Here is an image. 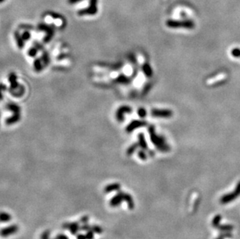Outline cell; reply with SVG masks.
Returning a JSON list of instances; mask_svg holds the SVG:
<instances>
[{
  "label": "cell",
  "mask_w": 240,
  "mask_h": 239,
  "mask_svg": "<svg viewBox=\"0 0 240 239\" xmlns=\"http://www.w3.org/2000/svg\"><path fill=\"white\" fill-rule=\"evenodd\" d=\"M216 239H222V238H219V237H218V238H216Z\"/></svg>",
  "instance_id": "cell-10"
},
{
  "label": "cell",
  "mask_w": 240,
  "mask_h": 239,
  "mask_svg": "<svg viewBox=\"0 0 240 239\" xmlns=\"http://www.w3.org/2000/svg\"><path fill=\"white\" fill-rule=\"evenodd\" d=\"M97 0H90L89 1V7L79 11V15H86V14L93 15V14H95L97 11Z\"/></svg>",
  "instance_id": "cell-3"
},
{
  "label": "cell",
  "mask_w": 240,
  "mask_h": 239,
  "mask_svg": "<svg viewBox=\"0 0 240 239\" xmlns=\"http://www.w3.org/2000/svg\"><path fill=\"white\" fill-rule=\"evenodd\" d=\"M240 196V181L238 182L237 186L235 187V189L231 193H228L225 195L222 196L220 199V203L221 204H226L230 202H232L235 199H236Z\"/></svg>",
  "instance_id": "cell-2"
},
{
  "label": "cell",
  "mask_w": 240,
  "mask_h": 239,
  "mask_svg": "<svg viewBox=\"0 0 240 239\" xmlns=\"http://www.w3.org/2000/svg\"><path fill=\"white\" fill-rule=\"evenodd\" d=\"M231 54H232V55L234 57V58H240V49L239 48H237V47H235V48H233V49L232 50V51H231Z\"/></svg>",
  "instance_id": "cell-8"
},
{
  "label": "cell",
  "mask_w": 240,
  "mask_h": 239,
  "mask_svg": "<svg viewBox=\"0 0 240 239\" xmlns=\"http://www.w3.org/2000/svg\"><path fill=\"white\" fill-rule=\"evenodd\" d=\"M167 27L171 28H185V29H193L195 24L193 21L191 20H183V21H177L169 19L166 22Z\"/></svg>",
  "instance_id": "cell-1"
},
{
  "label": "cell",
  "mask_w": 240,
  "mask_h": 239,
  "mask_svg": "<svg viewBox=\"0 0 240 239\" xmlns=\"http://www.w3.org/2000/svg\"><path fill=\"white\" fill-rule=\"evenodd\" d=\"M219 238H221L222 239L225 238H232V234L231 233V231H224V232H221L219 234Z\"/></svg>",
  "instance_id": "cell-7"
},
{
  "label": "cell",
  "mask_w": 240,
  "mask_h": 239,
  "mask_svg": "<svg viewBox=\"0 0 240 239\" xmlns=\"http://www.w3.org/2000/svg\"><path fill=\"white\" fill-rule=\"evenodd\" d=\"M221 215H219V214L216 215L215 217L213 218L212 223H211V224H212L213 227L215 228H218V226L220 225V221H221Z\"/></svg>",
  "instance_id": "cell-6"
},
{
  "label": "cell",
  "mask_w": 240,
  "mask_h": 239,
  "mask_svg": "<svg viewBox=\"0 0 240 239\" xmlns=\"http://www.w3.org/2000/svg\"><path fill=\"white\" fill-rule=\"evenodd\" d=\"M153 115L156 117H169L173 115V112L171 110H155L153 112Z\"/></svg>",
  "instance_id": "cell-4"
},
{
  "label": "cell",
  "mask_w": 240,
  "mask_h": 239,
  "mask_svg": "<svg viewBox=\"0 0 240 239\" xmlns=\"http://www.w3.org/2000/svg\"><path fill=\"white\" fill-rule=\"evenodd\" d=\"M0 1H1L2 3H3V2H4V0H0Z\"/></svg>",
  "instance_id": "cell-11"
},
{
  "label": "cell",
  "mask_w": 240,
  "mask_h": 239,
  "mask_svg": "<svg viewBox=\"0 0 240 239\" xmlns=\"http://www.w3.org/2000/svg\"><path fill=\"white\" fill-rule=\"evenodd\" d=\"M219 231L221 232H224V231H232L234 229V226L232 224H220L218 226V228Z\"/></svg>",
  "instance_id": "cell-5"
},
{
  "label": "cell",
  "mask_w": 240,
  "mask_h": 239,
  "mask_svg": "<svg viewBox=\"0 0 240 239\" xmlns=\"http://www.w3.org/2000/svg\"><path fill=\"white\" fill-rule=\"evenodd\" d=\"M68 1H69V3H70V4H74V3H79L81 0H68Z\"/></svg>",
  "instance_id": "cell-9"
}]
</instances>
